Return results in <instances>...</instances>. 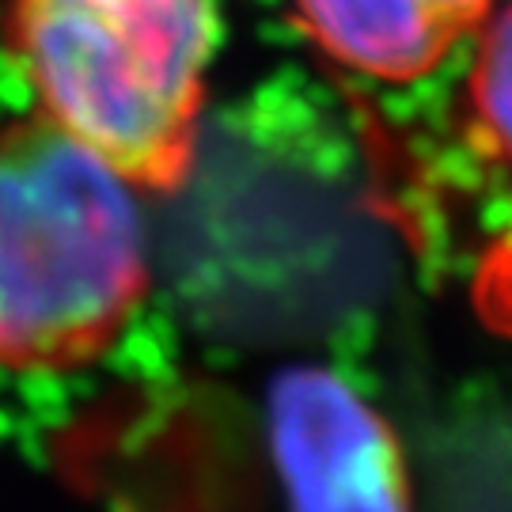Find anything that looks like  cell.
I'll list each match as a JSON object with an SVG mask.
<instances>
[{"mask_svg":"<svg viewBox=\"0 0 512 512\" xmlns=\"http://www.w3.org/2000/svg\"><path fill=\"white\" fill-rule=\"evenodd\" d=\"M148 289L137 190L38 110L0 122V372L95 368Z\"/></svg>","mask_w":512,"mask_h":512,"instance_id":"1","label":"cell"},{"mask_svg":"<svg viewBox=\"0 0 512 512\" xmlns=\"http://www.w3.org/2000/svg\"><path fill=\"white\" fill-rule=\"evenodd\" d=\"M220 0H0L35 110L137 194H179L198 164Z\"/></svg>","mask_w":512,"mask_h":512,"instance_id":"2","label":"cell"},{"mask_svg":"<svg viewBox=\"0 0 512 512\" xmlns=\"http://www.w3.org/2000/svg\"><path fill=\"white\" fill-rule=\"evenodd\" d=\"M270 448L293 512H410L399 440L334 372L277 380Z\"/></svg>","mask_w":512,"mask_h":512,"instance_id":"3","label":"cell"},{"mask_svg":"<svg viewBox=\"0 0 512 512\" xmlns=\"http://www.w3.org/2000/svg\"><path fill=\"white\" fill-rule=\"evenodd\" d=\"M494 0H293L304 35L353 73L410 84L490 19Z\"/></svg>","mask_w":512,"mask_h":512,"instance_id":"4","label":"cell"},{"mask_svg":"<svg viewBox=\"0 0 512 512\" xmlns=\"http://www.w3.org/2000/svg\"><path fill=\"white\" fill-rule=\"evenodd\" d=\"M482 27L467 80V129L490 160L512 171V4Z\"/></svg>","mask_w":512,"mask_h":512,"instance_id":"5","label":"cell"},{"mask_svg":"<svg viewBox=\"0 0 512 512\" xmlns=\"http://www.w3.org/2000/svg\"><path fill=\"white\" fill-rule=\"evenodd\" d=\"M471 300L486 327L501 338H512V224L478 255Z\"/></svg>","mask_w":512,"mask_h":512,"instance_id":"6","label":"cell"}]
</instances>
